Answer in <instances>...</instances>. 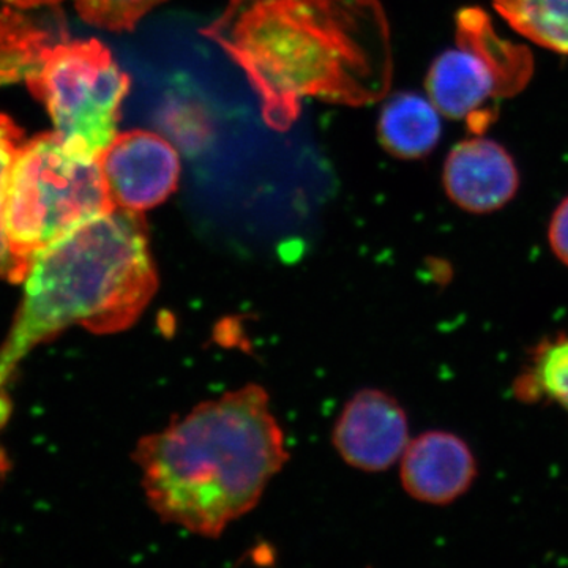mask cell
<instances>
[{
    "instance_id": "1",
    "label": "cell",
    "mask_w": 568,
    "mask_h": 568,
    "mask_svg": "<svg viewBox=\"0 0 568 568\" xmlns=\"http://www.w3.org/2000/svg\"><path fill=\"white\" fill-rule=\"evenodd\" d=\"M203 33L245 71L278 132L294 125L304 99L362 106L390 88L379 0H231Z\"/></svg>"
},
{
    "instance_id": "7",
    "label": "cell",
    "mask_w": 568,
    "mask_h": 568,
    "mask_svg": "<svg viewBox=\"0 0 568 568\" xmlns=\"http://www.w3.org/2000/svg\"><path fill=\"white\" fill-rule=\"evenodd\" d=\"M100 163L118 207L149 211L178 190V152L159 134L145 130L118 134Z\"/></svg>"
},
{
    "instance_id": "8",
    "label": "cell",
    "mask_w": 568,
    "mask_h": 568,
    "mask_svg": "<svg viewBox=\"0 0 568 568\" xmlns=\"http://www.w3.org/2000/svg\"><path fill=\"white\" fill-rule=\"evenodd\" d=\"M334 446L355 469L383 473L409 446L406 413L394 396L384 392H358L336 422Z\"/></svg>"
},
{
    "instance_id": "16",
    "label": "cell",
    "mask_w": 568,
    "mask_h": 568,
    "mask_svg": "<svg viewBox=\"0 0 568 568\" xmlns=\"http://www.w3.org/2000/svg\"><path fill=\"white\" fill-rule=\"evenodd\" d=\"M548 242L555 256L568 267V196L549 220Z\"/></svg>"
},
{
    "instance_id": "17",
    "label": "cell",
    "mask_w": 568,
    "mask_h": 568,
    "mask_svg": "<svg viewBox=\"0 0 568 568\" xmlns=\"http://www.w3.org/2000/svg\"><path fill=\"white\" fill-rule=\"evenodd\" d=\"M7 2L13 3V6L20 7V9H36V7L59 3L61 0H7Z\"/></svg>"
},
{
    "instance_id": "4",
    "label": "cell",
    "mask_w": 568,
    "mask_h": 568,
    "mask_svg": "<svg viewBox=\"0 0 568 568\" xmlns=\"http://www.w3.org/2000/svg\"><path fill=\"white\" fill-rule=\"evenodd\" d=\"M118 207L102 163L70 152L58 133L22 142L7 182V237L28 272L33 254Z\"/></svg>"
},
{
    "instance_id": "6",
    "label": "cell",
    "mask_w": 568,
    "mask_h": 568,
    "mask_svg": "<svg viewBox=\"0 0 568 568\" xmlns=\"http://www.w3.org/2000/svg\"><path fill=\"white\" fill-rule=\"evenodd\" d=\"M526 50L496 37L484 11L458 18V48L437 55L426 77L429 100L448 119H473L497 97L518 92L530 77Z\"/></svg>"
},
{
    "instance_id": "2",
    "label": "cell",
    "mask_w": 568,
    "mask_h": 568,
    "mask_svg": "<svg viewBox=\"0 0 568 568\" xmlns=\"http://www.w3.org/2000/svg\"><path fill=\"white\" fill-rule=\"evenodd\" d=\"M284 443L267 392L248 384L142 437L133 458L163 523L219 538L282 470L290 457Z\"/></svg>"
},
{
    "instance_id": "3",
    "label": "cell",
    "mask_w": 568,
    "mask_h": 568,
    "mask_svg": "<svg viewBox=\"0 0 568 568\" xmlns=\"http://www.w3.org/2000/svg\"><path fill=\"white\" fill-rule=\"evenodd\" d=\"M24 298L0 347V387L33 347L80 324L99 335L136 323L159 290L142 212L115 207L33 254Z\"/></svg>"
},
{
    "instance_id": "13",
    "label": "cell",
    "mask_w": 568,
    "mask_h": 568,
    "mask_svg": "<svg viewBox=\"0 0 568 568\" xmlns=\"http://www.w3.org/2000/svg\"><path fill=\"white\" fill-rule=\"evenodd\" d=\"M519 402L556 403L568 414V335H559L536 347L530 364L515 381Z\"/></svg>"
},
{
    "instance_id": "14",
    "label": "cell",
    "mask_w": 568,
    "mask_h": 568,
    "mask_svg": "<svg viewBox=\"0 0 568 568\" xmlns=\"http://www.w3.org/2000/svg\"><path fill=\"white\" fill-rule=\"evenodd\" d=\"M22 142L24 140H22L20 126L11 121L9 115L0 114V278L10 280L13 283L21 282L26 272L11 253L3 209H6L7 182Z\"/></svg>"
},
{
    "instance_id": "10",
    "label": "cell",
    "mask_w": 568,
    "mask_h": 568,
    "mask_svg": "<svg viewBox=\"0 0 568 568\" xmlns=\"http://www.w3.org/2000/svg\"><path fill=\"white\" fill-rule=\"evenodd\" d=\"M399 477L407 495L418 503L448 506L473 487L477 463L462 437L428 432L406 447Z\"/></svg>"
},
{
    "instance_id": "11",
    "label": "cell",
    "mask_w": 568,
    "mask_h": 568,
    "mask_svg": "<svg viewBox=\"0 0 568 568\" xmlns=\"http://www.w3.org/2000/svg\"><path fill=\"white\" fill-rule=\"evenodd\" d=\"M440 134V112L418 93H395L381 111L379 141L396 159H424L435 151Z\"/></svg>"
},
{
    "instance_id": "5",
    "label": "cell",
    "mask_w": 568,
    "mask_h": 568,
    "mask_svg": "<svg viewBox=\"0 0 568 568\" xmlns=\"http://www.w3.org/2000/svg\"><path fill=\"white\" fill-rule=\"evenodd\" d=\"M29 89L47 104L55 133L70 152L102 159L118 136L130 80L97 40L70 41L44 50Z\"/></svg>"
},
{
    "instance_id": "9",
    "label": "cell",
    "mask_w": 568,
    "mask_h": 568,
    "mask_svg": "<svg viewBox=\"0 0 568 568\" xmlns=\"http://www.w3.org/2000/svg\"><path fill=\"white\" fill-rule=\"evenodd\" d=\"M443 185L448 200L462 211L488 215L506 207L517 196V163L499 142L484 136L469 138L448 153Z\"/></svg>"
},
{
    "instance_id": "12",
    "label": "cell",
    "mask_w": 568,
    "mask_h": 568,
    "mask_svg": "<svg viewBox=\"0 0 568 568\" xmlns=\"http://www.w3.org/2000/svg\"><path fill=\"white\" fill-rule=\"evenodd\" d=\"M493 7L519 36L568 54V0H493Z\"/></svg>"
},
{
    "instance_id": "15",
    "label": "cell",
    "mask_w": 568,
    "mask_h": 568,
    "mask_svg": "<svg viewBox=\"0 0 568 568\" xmlns=\"http://www.w3.org/2000/svg\"><path fill=\"white\" fill-rule=\"evenodd\" d=\"M166 0H74L82 20L108 31H133L141 18Z\"/></svg>"
}]
</instances>
